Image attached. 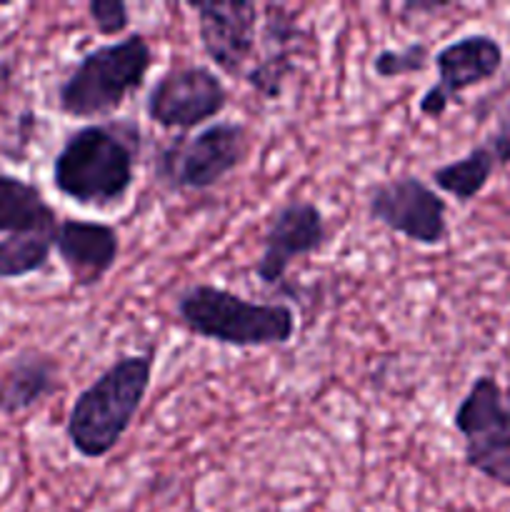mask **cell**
I'll return each mask as SVG.
<instances>
[{"label":"cell","instance_id":"1","mask_svg":"<svg viewBox=\"0 0 510 512\" xmlns=\"http://www.w3.org/2000/svg\"><path fill=\"white\" fill-rule=\"evenodd\" d=\"M140 145V128L130 118L80 125L55 153L53 188L80 208H115L135 183Z\"/></svg>","mask_w":510,"mask_h":512},{"label":"cell","instance_id":"8","mask_svg":"<svg viewBox=\"0 0 510 512\" xmlns=\"http://www.w3.org/2000/svg\"><path fill=\"white\" fill-rule=\"evenodd\" d=\"M230 103V90L208 65H173L158 75L145 98V115L163 130L200 128Z\"/></svg>","mask_w":510,"mask_h":512},{"label":"cell","instance_id":"7","mask_svg":"<svg viewBox=\"0 0 510 512\" xmlns=\"http://www.w3.org/2000/svg\"><path fill=\"white\" fill-rule=\"evenodd\" d=\"M365 208L373 223L423 248H438L450 235L448 203L418 175L405 173L375 183L368 190Z\"/></svg>","mask_w":510,"mask_h":512},{"label":"cell","instance_id":"20","mask_svg":"<svg viewBox=\"0 0 510 512\" xmlns=\"http://www.w3.org/2000/svg\"><path fill=\"white\" fill-rule=\"evenodd\" d=\"M485 145L493 153L498 168H510V100L500 110L498 120H495V128L485 138Z\"/></svg>","mask_w":510,"mask_h":512},{"label":"cell","instance_id":"16","mask_svg":"<svg viewBox=\"0 0 510 512\" xmlns=\"http://www.w3.org/2000/svg\"><path fill=\"white\" fill-rule=\"evenodd\" d=\"M495 170H498V163H495L493 153L488 150V145L480 143L473 145L463 158L438 165L430 173V180H433L440 193L450 195L460 205H468L488 188Z\"/></svg>","mask_w":510,"mask_h":512},{"label":"cell","instance_id":"13","mask_svg":"<svg viewBox=\"0 0 510 512\" xmlns=\"http://www.w3.org/2000/svg\"><path fill=\"white\" fill-rule=\"evenodd\" d=\"M55 253L75 288H95L120 258V233L98 220L63 218L55 230Z\"/></svg>","mask_w":510,"mask_h":512},{"label":"cell","instance_id":"22","mask_svg":"<svg viewBox=\"0 0 510 512\" xmlns=\"http://www.w3.org/2000/svg\"><path fill=\"white\" fill-rule=\"evenodd\" d=\"M0 488H3V473H0Z\"/></svg>","mask_w":510,"mask_h":512},{"label":"cell","instance_id":"10","mask_svg":"<svg viewBox=\"0 0 510 512\" xmlns=\"http://www.w3.org/2000/svg\"><path fill=\"white\" fill-rule=\"evenodd\" d=\"M330 228L318 203L290 198L268 215L255 278L268 288H278L295 260L310 258L328 248Z\"/></svg>","mask_w":510,"mask_h":512},{"label":"cell","instance_id":"15","mask_svg":"<svg viewBox=\"0 0 510 512\" xmlns=\"http://www.w3.org/2000/svg\"><path fill=\"white\" fill-rule=\"evenodd\" d=\"M58 223V213L45 200L38 185L28 183L13 173H0V233L55 235Z\"/></svg>","mask_w":510,"mask_h":512},{"label":"cell","instance_id":"3","mask_svg":"<svg viewBox=\"0 0 510 512\" xmlns=\"http://www.w3.org/2000/svg\"><path fill=\"white\" fill-rule=\"evenodd\" d=\"M175 318L195 338L228 348H275L295 338V313L285 303H255L213 283H193L175 295Z\"/></svg>","mask_w":510,"mask_h":512},{"label":"cell","instance_id":"12","mask_svg":"<svg viewBox=\"0 0 510 512\" xmlns=\"http://www.w3.org/2000/svg\"><path fill=\"white\" fill-rule=\"evenodd\" d=\"M258 38L263 43V58L245 70V83L258 98L280 100L290 75H295L298 68L295 58L300 45L305 43V33L293 10L268 3L263 5V25Z\"/></svg>","mask_w":510,"mask_h":512},{"label":"cell","instance_id":"5","mask_svg":"<svg viewBox=\"0 0 510 512\" xmlns=\"http://www.w3.org/2000/svg\"><path fill=\"white\" fill-rule=\"evenodd\" d=\"M250 155L248 125L218 120L198 133H178L153 158L155 183L168 193H203L223 183Z\"/></svg>","mask_w":510,"mask_h":512},{"label":"cell","instance_id":"2","mask_svg":"<svg viewBox=\"0 0 510 512\" xmlns=\"http://www.w3.org/2000/svg\"><path fill=\"white\" fill-rule=\"evenodd\" d=\"M155 353H128L108 365L68 410L65 435L80 458L103 460L135 423L153 383Z\"/></svg>","mask_w":510,"mask_h":512},{"label":"cell","instance_id":"11","mask_svg":"<svg viewBox=\"0 0 510 512\" xmlns=\"http://www.w3.org/2000/svg\"><path fill=\"white\" fill-rule=\"evenodd\" d=\"M198 23L205 58L225 75H245V65L258 53L260 8L248 0L230 3H188Z\"/></svg>","mask_w":510,"mask_h":512},{"label":"cell","instance_id":"18","mask_svg":"<svg viewBox=\"0 0 510 512\" xmlns=\"http://www.w3.org/2000/svg\"><path fill=\"white\" fill-rule=\"evenodd\" d=\"M433 63L428 43L423 40H410L403 48H385L375 53L373 73L383 80L408 78V75L423 73Z\"/></svg>","mask_w":510,"mask_h":512},{"label":"cell","instance_id":"14","mask_svg":"<svg viewBox=\"0 0 510 512\" xmlns=\"http://www.w3.org/2000/svg\"><path fill=\"white\" fill-rule=\"evenodd\" d=\"M63 390V368L45 350H23L0 375V415L18 418Z\"/></svg>","mask_w":510,"mask_h":512},{"label":"cell","instance_id":"19","mask_svg":"<svg viewBox=\"0 0 510 512\" xmlns=\"http://www.w3.org/2000/svg\"><path fill=\"white\" fill-rule=\"evenodd\" d=\"M85 10L103 38H118L130 28V8L125 0H90Z\"/></svg>","mask_w":510,"mask_h":512},{"label":"cell","instance_id":"9","mask_svg":"<svg viewBox=\"0 0 510 512\" xmlns=\"http://www.w3.org/2000/svg\"><path fill=\"white\" fill-rule=\"evenodd\" d=\"M505 50L490 33H468L443 45L433 55L438 80L420 95L418 113L440 120L453 105L463 103V93L488 83L503 70Z\"/></svg>","mask_w":510,"mask_h":512},{"label":"cell","instance_id":"6","mask_svg":"<svg viewBox=\"0 0 510 512\" xmlns=\"http://www.w3.org/2000/svg\"><path fill=\"white\" fill-rule=\"evenodd\" d=\"M453 428L463 438L465 465L510 490V388L495 375H478L455 408Z\"/></svg>","mask_w":510,"mask_h":512},{"label":"cell","instance_id":"4","mask_svg":"<svg viewBox=\"0 0 510 512\" xmlns=\"http://www.w3.org/2000/svg\"><path fill=\"white\" fill-rule=\"evenodd\" d=\"M153 68V45L143 33L95 45L58 85V110L68 118H105L143 88Z\"/></svg>","mask_w":510,"mask_h":512},{"label":"cell","instance_id":"21","mask_svg":"<svg viewBox=\"0 0 510 512\" xmlns=\"http://www.w3.org/2000/svg\"><path fill=\"white\" fill-rule=\"evenodd\" d=\"M450 8H453V3H445V0H408V3L400 5L403 15H438Z\"/></svg>","mask_w":510,"mask_h":512},{"label":"cell","instance_id":"17","mask_svg":"<svg viewBox=\"0 0 510 512\" xmlns=\"http://www.w3.org/2000/svg\"><path fill=\"white\" fill-rule=\"evenodd\" d=\"M55 235L25 233L0 240V280H20L48 268Z\"/></svg>","mask_w":510,"mask_h":512}]
</instances>
